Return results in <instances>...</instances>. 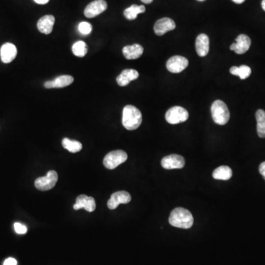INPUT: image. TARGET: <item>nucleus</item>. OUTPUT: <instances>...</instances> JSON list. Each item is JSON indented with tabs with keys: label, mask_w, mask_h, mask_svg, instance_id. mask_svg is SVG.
<instances>
[{
	"label": "nucleus",
	"mask_w": 265,
	"mask_h": 265,
	"mask_svg": "<svg viewBox=\"0 0 265 265\" xmlns=\"http://www.w3.org/2000/svg\"><path fill=\"white\" fill-rule=\"evenodd\" d=\"M107 4L105 0H94L88 4L84 10L85 17L94 18L106 11Z\"/></svg>",
	"instance_id": "obj_7"
},
{
	"label": "nucleus",
	"mask_w": 265,
	"mask_h": 265,
	"mask_svg": "<svg viewBox=\"0 0 265 265\" xmlns=\"http://www.w3.org/2000/svg\"><path fill=\"white\" fill-rule=\"evenodd\" d=\"M14 229L15 231L19 234H25L27 231L26 227L25 225L19 223V222H16L14 224Z\"/></svg>",
	"instance_id": "obj_27"
},
{
	"label": "nucleus",
	"mask_w": 265,
	"mask_h": 265,
	"mask_svg": "<svg viewBox=\"0 0 265 265\" xmlns=\"http://www.w3.org/2000/svg\"><path fill=\"white\" fill-rule=\"evenodd\" d=\"M62 145L65 149L72 153H78V152L80 151L82 148V144L80 142L67 138H63V141H62Z\"/></svg>",
	"instance_id": "obj_24"
},
{
	"label": "nucleus",
	"mask_w": 265,
	"mask_h": 265,
	"mask_svg": "<svg viewBox=\"0 0 265 265\" xmlns=\"http://www.w3.org/2000/svg\"><path fill=\"white\" fill-rule=\"evenodd\" d=\"M259 172L265 180V161L261 163L260 166H259Z\"/></svg>",
	"instance_id": "obj_29"
},
{
	"label": "nucleus",
	"mask_w": 265,
	"mask_h": 265,
	"mask_svg": "<svg viewBox=\"0 0 265 265\" xmlns=\"http://www.w3.org/2000/svg\"><path fill=\"white\" fill-rule=\"evenodd\" d=\"M128 155L123 150H114L106 155L103 160V164L107 169H113L121 163L126 161Z\"/></svg>",
	"instance_id": "obj_4"
},
{
	"label": "nucleus",
	"mask_w": 265,
	"mask_h": 265,
	"mask_svg": "<svg viewBox=\"0 0 265 265\" xmlns=\"http://www.w3.org/2000/svg\"><path fill=\"white\" fill-rule=\"evenodd\" d=\"M78 29L80 33L83 34V35H88L92 31V25L88 22H80L78 26Z\"/></svg>",
	"instance_id": "obj_26"
},
{
	"label": "nucleus",
	"mask_w": 265,
	"mask_h": 265,
	"mask_svg": "<svg viewBox=\"0 0 265 265\" xmlns=\"http://www.w3.org/2000/svg\"><path fill=\"white\" fill-rule=\"evenodd\" d=\"M54 21H55V19H54V16H52V15H46L38 20V23H37V27L41 33L49 35L53 31Z\"/></svg>",
	"instance_id": "obj_17"
},
{
	"label": "nucleus",
	"mask_w": 265,
	"mask_h": 265,
	"mask_svg": "<svg viewBox=\"0 0 265 265\" xmlns=\"http://www.w3.org/2000/svg\"><path fill=\"white\" fill-rule=\"evenodd\" d=\"M88 47L84 41H78L75 42L72 46V53L75 56L82 57L87 54Z\"/></svg>",
	"instance_id": "obj_25"
},
{
	"label": "nucleus",
	"mask_w": 265,
	"mask_h": 265,
	"mask_svg": "<svg viewBox=\"0 0 265 265\" xmlns=\"http://www.w3.org/2000/svg\"><path fill=\"white\" fill-rule=\"evenodd\" d=\"M196 51L200 57L207 55L209 52V38L206 34H200L196 38Z\"/></svg>",
	"instance_id": "obj_18"
},
{
	"label": "nucleus",
	"mask_w": 265,
	"mask_h": 265,
	"mask_svg": "<svg viewBox=\"0 0 265 265\" xmlns=\"http://www.w3.org/2000/svg\"><path fill=\"white\" fill-rule=\"evenodd\" d=\"M256 119L257 121V133L260 138H265V111L259 109L256 111Z\"/></svg>",
	"instance_id": "obj_22"
},
{
	"label": "nucleus",
	"mask_w": 265,
	"mask_h": 265,
	"mask_svg": "<svg viewBox=\"0 0 265 265\" xmlns=\"http://www.w3.org/2000/svg\"><path fill=\"white\" fill-rule=\"evenodd\" d=\"M3 265H17V261L13 258H8L4 261Z\"/></svg>",
	"instance_id": "obj_28"
},
{
	"label": "nucleus",
	"mask_w": 265,
	"mask_h": 265,
	"mask_svg": "<svg viewBox=\"0 0 265 265\" xmlns=\"http://www.w3.org/2000/svg\"><path fill=\"white\" fill-rule=\"evenodd\" d=\"M230 73L236 76H238L240 79L244 80L248 78L251 74V69L246 65L240 66H232L230 69Z\"/></svg>",
	"instance_id": "obj_23"
},
{
	"label": "nucleus",
	"mask_w": 265,
	"mask_h": 265,
	"mask_svg": "<svg viewBox=\"0 0 265 265\" xmlns=\"http://www.w3.org/2000/svg\"><path fill=\"white\" fill-rule=\"evenodd\" d=\"M84 209L88 212H92L95 210L96 203L94 197H88L85 194H80L76 200V203L74 205V209L79 210Z\"/></svg>",
	"instance_id": "obj_13"
},
{
	"label": "nucleus",
	"mask_w": 265,
	"mask_h": 265,
	"mask_svg": "<svg viewBox=\"0 0 265 265\" xmlns=\"http://www.w3.org/2000/svg\"><path fill=\"white\" fill-rule=\"evenodd\" d=\"M262 7L263 10L265 11V0H263L262 2Z\"/></svg>",
	"instance_id": "obj_33"
},
{
	"label": "nucleus",
	"mask_w": 265,
	"mask_h": 265,
	"mask_svg": "<svg viewBox=\"0 0 265 265\" xmlns=\"http://www.w3.org/2000/svg\"><path fill=\"white\" fill-rule=\"evenodd\" d=\"M250 45H251L250 38L244 34H241L237 37L236 42L231 44L230 50L235 52L237 54H244L250 49Z\"/></svg>",
	"instance_id": "obj_11"
},
{
	"label": "nucleus",
	"mask_w": 265,
	"mask_h": 265,
	"mask_svg": "<svg viewBox=\"0 0 265 265\" xmlns=\"http://www.w3.org/2000/svg\"><path fill=\"white\" fill-rule=\"evenodd\" d=\"M139 76L135 69H125L116 78V82L119 86H126L131 81L135 80Z\"/></svg>",
	"instance_id": "obj_16"
},
{
	"label": "nucleus",
	"mask_w": 265,
	"mask_h": 265,
	"mask_svg": "<svg viewBox=\"0 0 265 265\" xmlns=\"http://www.w3.org/2000/svg\"><path fill=\"white\" fill-rule=\"evenodd\" d=\"M145 10L146 8L144 5L132 4L131 7L125 9V11H124V16L128 20H134V19H136L138 14L144 13Z\"/></svg>",
	"instance_id": "obj_21"
},
{
	"label": "nucleus",
	"mask_w": 265,
	"mask_h": 265,
	"mask_svg": "<svg viewBox=\"0 0 265 265\" xmlns=\"http://www.w3.org/2000/svg\"><path fill=\"white\" fill-rule=\"evenodd\" d=\"M234 2L237 3V4H241L244 2L245 0H232Z\"/></svg>",
	"instance_id": "obj_31"
},
{
	"label": "nucleus",
	"mask_w": 265,
	"mask_h": 265,
	"mask_svg": "<svg viewBox=\"0 0 265 265\" xmlns=\"http://www.w3.org/2000/svg\"><path fill=\"white\" fill-rule=\"evenodd\" d=\"M57 179H58V175L57 172L54 170H50L46 176L37 178L35 181V186L38 190L47 191L55 186Z\"/></svg>",
	"instance_id": "obj_6"
},
{
	"label": "nucleus",
	"mask_w": 265,
	"mask_h": 265,
	"mask_svg": "<svg viewBox=\"0 0 265 265\" xmlns=\"http://www.w3.org/2000/svg\"><path fill=\"white\" fill-rule=\"evenodd\" d=\"M197 1H206V0H197Z\"/></svg>",
	"instance_id": "obj_34"
},
{
	"label": "nucleus",
	"mask_w": 265,
	"mask_h": 265,
	"mask_svg": "<svg viewBox=\"0 0 265 265\" xmlns=\"http://www.w3.org/2000/svg\"><path fill=\"white\" fill-rule=\"evenodd\" d=\"M184 165L185 160L180 155H169L161 160V166L166 169H182Z\"/></svg>",
	"instance_id": "obj_10"
},
{
	"label": "nucleus",
	"mask_w": 265,
	"mask_h": 265,
	"mask_svg": "<svg viewBox=\"0 0 265 265\" xmlns=\"http://www.w3.org/2000/svg\"><path fill=\"white\" fill-rule=\"evenodd\" d=\"M17 55V49L11 43H5L0 49V56L3 63H9L13 61Z\"/></svg>",
	"instance_id": "obj_14"
},
{
	"label": "nucleus",
	"mask_w": 265,
	"mask_h": 265,
	"mask_svg": "<svg viewBox=\"0 0 265 265\" xmlns=\"http://www.w3.org/2000/svg\"><path fill=\"white\" fill-rule=\"evenodd\" d=\"M144 48L142 46L138 44H134L132 45L125 46L122 49V53L125 58L128 60L137 59L142 55Z\"/></svg>",
	"instance_id": "obj_19"
},
{
	"label": "nucleus",
	"mask_w": 265,
	"mask_h": 265,
	"mask_svg": "<svg viewBox=\"0 0 265 265\" xmlns=\"http://www.w3.org/2000/svg\"><path fill=\"white\" fill-rule=\"evenodd\" d=\"M153 1V0H141V1L144 2V4H150Z\"/></svg>",
	"instance_id": "obj_32"
},
{
	"label": "nucleus",
	"mask_w": 265,
	"mask_h": 265,
	"mask_svg": "<svg viewBox=\"0 0 265 265\" xmlns=\"http://www.w3.org/2000/svg\"><path fill=\"white\" fill-rule=\"evenodd\" d=\"M165 118L168 123L175 125L186 122L188 119V112L181 106H174L166 111Z\"/></svg>",
	"instance_id": "obj_5"
},
{
	"label": "nucleus",
	"mask_w": 265,
	"mask_h": 265,
	"mask_svg": "<svg viewBox=\"0 0 265 265\" xmlns=\"http://www.w3.org/2000/svg\"><path fill=\"white\" fill-rule=\"evenodd\" d=\"M73 81V77L71 75H61L54 78L53 80L44 82V87L46 88H63L71 85Z\"/></svg>",
	"instance_id": "obj_15"
},
{
	"label": "nucleus",
	"mask_w": 265,
	"mask_h": 265,
	"mask_svg": "<svg viewBox=\"0 0 265 265\" xmlns=\"http://www.w3.org/2000/svg\"><path fill=\"white\" fill-rule=\"evenodd\" d=\"M188 60L183 56L171 57L166 62V69L172 73H180L188 66Z\"/></svg>",
	"instance_id": "obj_8"
},
{
	"label": "nucleus",
	"mask_w": 265,
	"mask_h": 265,
	"mask_svg": "<svg viewBox=\"0 0 265 265\" xmlns=\"http://www.w3.org/2000/svg\"><path fill=\"white\" fill-rule=\"evenodd\" d=\"M131 200V196L128 191H119L113 193L107 201L108 209L113 210L119 206V204H127Z\"/></svg>",
	"instance_id": "obj_9"
},
{
	"label": "nucleus",
	"mask_w": 265,
	"mask_h": 265,
	"mask_svg": "<svg viewBox=\"0 0 265 265\" xmlns=\"http://www.w3.org/2000/svg\"><path fill=\"white\" fill-rule=\"evenodd\" d=\"M169 224L176 228L188 229L193 225L194 218L189 211L184 208H176L171 212Z\"/></svg>",
	"instance_id": "obj_1"
},
{
	"label": "nucleus",
	"mask_w": 265,
	"mask_h": 265,
	"mask_svg": "<svg viewBox=\"0 0 265 265\" xmlns=\"http://www.w3.org/2000/svg\"><path fill=\"white\" fill-rule=\"evenodd\" d=\"M212 175L214 179L228 181L232 177V170L229 166H221L213 171Z\"/></svg>",
	"instance_id": "obj_20"
},
{
	"label": "nucleus",
	"mask_w": 265,
	"mask_h": 265,
	"mask_svg": "<svg viewBox=\"0 0 265 265\" xmlns=\"http://www.w3.org/2000/svg\"><path fill=\"white\" fill-rule=\"evenodd\" d=\"M37 4H47L50 0H34Z\"/></svg>",
	"instance_id": "obj_30"
},
{
	"label": "nucleus",
	"mask_w": 265,
	"mask_h": 265,
	"mask_svg": "<svg viewBox=\"0 0 265 265\" xmlns=\"http://www.w3.org/2000/svg\"><path fill=\"white\" fill-rule=\"evenodd\" d=\"M211 111L213 121L217 125H224L229 121V110L228 106L222 100H217L213 102L211 107Z\"/></svg>",
	"instance_id": "obj_3"
},
{
	"label": "nucleus",
	"mask_w": 265,
	"mask_h": 265,
	"mask_svg": "<svg viewBox=\"0 0 265 265\" xmlns=\"http://www.w3.org/2000/svg\"><path fill=\"white\" fill-rule=\"evenodd\" d=\"M142 115L135 106L128 105L122 111V125L128 131H133L141 125Z\"/></svg>",
	"instance_id": "obj_2"
},
{
	"label": "nucleus",
	"mask_w": 265,
	"mask_h": 265,
	"mask_svg": "<svg viewBox=\"0 0 265 265\" xmlns=\"http://www.w3.org/2000/svg\"><path fill=\"white\" fill-rule=\"evenodd\" d=\"M176 25L170 18L164 17L159 19L154 25V32L159 36L164 35L169 31L173 30Z\"/></svg>",
	"instance_id": "obj_12"
}]
</instances>
